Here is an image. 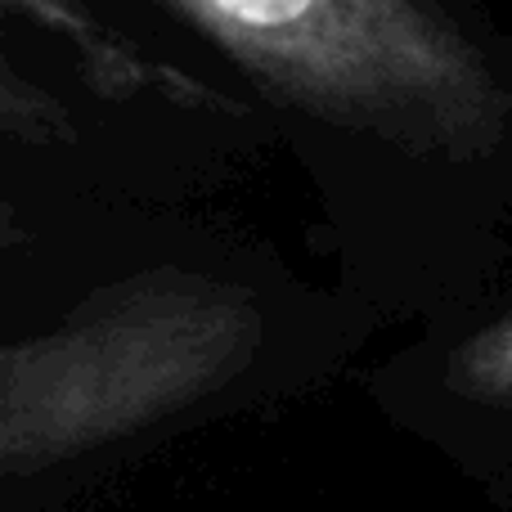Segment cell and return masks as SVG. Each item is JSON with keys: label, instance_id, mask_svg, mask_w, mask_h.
<instances>
[{"label": "cell", "instance_id": "cell-1", "mask_svg": "<svg viewBox=\"0 0 512 512\" xmlns=\"http://www.w3.org/2000/svg\"><path fill=\"white\" fill-rule=\"evenodd\" d=\"M319 117L418 153L477 158L504 140L508 90L427 0H162Z\"/></svg>", "mask_w": 512, "mask_h": 512}, {"label": "cell", "instance_id": "cell-2", "mask_svg": "<svg viewBox=\"0 0 512 512\" xmlns=\"http://www.w3.org/2000/svg\"><path fill=\"white\" fill-rule=\"evenodd\" d=\"M256 337L252 301L212 279L162 274L104 292L0 355V468L50 472L194 405L248 360Z\"/></svg>", "mask_w": 512, "mask_h": 512}, {"label": "cell", "instance_id": "cell-3", "mask_svg": "<svg viewBox=\"0 0 512 512\" xmlns=\"http://www.w3.org/2000/svg\"><path fill=\"white\" fill-rule=\"evenodd\" d=\"M454 382L490 405H512V315L454 351Z\"/></svg>", "mask_w": 512, "mask_h": 512}, {"label": "cell", "instance_id": "cell-4", "mask_svg": "<svg viewBox=\"0 0 512 512\" xmlns=\"http://www.w3.org/2000/svg\"><path fill=\"white\" fill-rule=\"evenodd\" d=\"M23 5L32 9V14H41V18H45V23H50V27H59V32H68L72 41H81V45H86V50L95 54V59H99V63H104V68H108V77H113V72H122V63H117L113 54H108V50H99V45L90 41L86 23H81V18H77V9H72L68 0H23Z\"/></svg>", "mask_w": 512, "mask_h": 512}]
</instances>
